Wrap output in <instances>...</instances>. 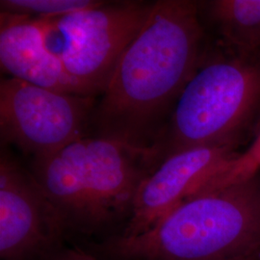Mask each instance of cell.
Returning a JSON list of instances; mask_svg holds the SVG:
<instances>
[{"label": "cell", "instance_id": "obj_1", "mask_svg": "<svg viewBox=\"0 0 260 260\" xmlns=\"http://www.w3.org/2000/svg\"><path fill=\"white\" fill-rule=\"evenodd\" d=\"M204 41L197 2L152 3L96 101L89 135L151 150L180 93L203 65Z\"/></svg>", "mask_w": 260, "mask_h": 260}, {"label": "cell", "instance_id": "obj_2", "mask_svg": "<svg viewBox=\"0 0 260 260\" xmlns=\"http://www.w3.org/2000/svg\"><path fill=\"white\" fill-rule=\"evenodd\" d=\"M156 167L151 150L86 135L32 159L29 171L66 231L91 234L128 222L143 179Z\"/></svg>", "mask_w": 260, "mask_h": 260}, {"label": "cell", "instance_id": "obj_3", "mask_svg": "<svg viewBox=\"0 0 260 260\" xmlns=\"http://www.w3.org/2000/svg\"><path fill=\"white\" fill-rule=\"evenodd\" d=\"M121 260H260V172L189 198L149 231L103 245Z\"/></svg>", "mask_w": 260, "mask_h": 260}, {"label": "cell", "instance_id": "obj_4", "mask_svg": "<svg viewBox=\"0 0 260 260\" xmlns=\"http://www.w3.org/2000/svg\"><path fill=\"white\" fill-rule=\"evenodd\" d=\"M259 112L260 55L224 54L199 68L151 149L159 164L185 149L238 145Z\"/></svg>", "mask_w": 260, "mask_h": 260}, {"label": "cell", "instance_id": "obj_5", "mask_svg": "<svg viewBox=\"0 0 260 260\" xmlns=\"http://www.w3.org/2000/svg\"><path fill=\"white\" fill-rule=\"evenodd\" d=\"M152 3L106 2L63 17L42 19L47 47L90 95L103 93L125 49L137 37Z\"/></svg>", "mask_w": 260, "mask_h": 260}, {"label": "cell", "instance_id": "obj_6", "mask_svg": "<svg viewBox=\"0 0 260 260\" xmlns=\"http://www.w3.org/2000/svg\"><path fill=\"white\" fill-rule=\"evenodd\" d=\"M98 96L62 93L9 77L0 82V129L32 159L89 134Z\"/></svg>", "mask_w": 260, "mask_h": 260}, {"label": "cell", "instance_id": "obj_7", "mask_svg": "<svg viewBox=\"0 0 260 260\" xmlns=\"http://www.w3.org/2000/svg\"><path fill=\"white\" fill-rule=\"evenodd\" d=\"M66 229L31 172L2 149L0 257L47 260L60 251Z\"/></svg>", "mask_w": 260, "mask_h": 260}, {"label": "cell", "instance_id": "obj_8", "mask_svg": "<svg viewBox=\"0 0 260 260\" xmlns=\"http://www.w3.org/2000/svg\"><path fill=\"white\" fill-rule=\"evenodd\" d=\"M237 144L185 149L165 158L140 185L132 214L121 235L132 237L151 229L196 195L237 151Z\"/></svg>", "mask_w": 260, "mask_h": 260}, {"label": "cell", "instance_id": "obj_9", "mask_svg": "<svg viewBox=\"0 0 260 260\" xmlns=\"http://www.w3.org/2000/svg\"><path fill=\"white\" fill-rule=\"evenodd\" d=\"M0 19V64L11 77L62 93L90 95L47 47L43 19L5 12Z\"/></svg>", "mask_w": 260, "mask_h": 260}, {"label": "cell", "instance_id": "obj_10", "mask_svg": "<svg viewBox=\"0 0 260 260\" xmlns=\"http://www.w3.org/2000/svg\"><path fill=\"white\" fill-rule=\"evenodd\" d=\"M207 6L225 54L260 55V0H215Z\"/></svg>", "mask_w": 260, "mask_h": 260}, {"label": "cell", "instance_id": "obj_11", "mask_svg": "<svg viewBox=\"0 0 260 260\" xmlns=\"http://www.w3.org/2000/svg\"><path fill=\"white\" fill-rule=\"evenodd\" d=\"M260 172V116L257 119L253 139L242 152H237L198 193L233 184L252 177Z\"/></svg>", "mask_w": 260, "mask_h": 260}, {"label": "cell", "instance_id": "obj_12", "mask_svg": "<svg viewBox=\"0 0 260 260\" xmlns=\"http://www.w3.org/2000/svg\"><path fill=\"white\" fill-rule=\"evenodd\" d=\"M95 0H1V12L38 19L63 17L104 4Z\"/></svg>", "mask_w": 260, "mask_h": 260}, {"label": "cell", "instance_id": "obj_13", "mask_svg": "<svg viewBox=\"0 0 260 260\" xmlns=\"http://www.w3.org/2000/svg\"><path fill=\"white\" fill-rule=\"evenodd\" d=\"M47 260H101L79 249L60 250Z\"/></svg>", "mask_w": 260, "mask_h": 260}]
</instances>
